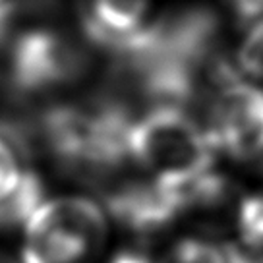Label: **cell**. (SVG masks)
I'll return each mask as SVG.
<instances>
[{
	"instance_id": "obj_1",
	"label": "cell",
	"mask_w": 263,
	"mask_h": 263,
	"mask_svg": "<svg viewBox=\"0 0 263 263\" xmlns=\"http://www.w3.org/2000/svg\"><path fill=\"white\" fill-rule=\"evenodd\" d=\"M128 149L149 178L174 188L211 171L219 151L196 116L176 105H155L136 116Z\"/></svg>"
},
{
	"instance_id": "obj_2",
	"label": "cell",
	"mask_w": 263,
	"mask_h": 263,
	"mask_svg": "<svg viewBox=\"0 0 263 263\" xmlns=\"http://www.w3.org/2000/svg\"><path fill=\"white\" fill-rule=\"evenodd\" d=\"M203 128L232 159H263V89L240 78L227 83L215 95Z\"/></svg>"
},
{
	"instance_id": "obj_3",
	"label": "cell",
	"mask_w": 263,
	"mask_h": 263,
	"mask_svg": "<svg viewBox=\"0 0 263 263\" xmlns=\"http://www.w3.org/2000/svg\"><path fill=\"white\" fill-rule=\"evenodd\" d=\"M149 0H89L82 16V31L97 50L108 52L143 29Z\"/></svg>"
},
{
	"instance_id": "obj_4",
	"label": "cell",
	"mask_w": 263,
	"mask_h": 263,
	"mask_svg": "<svg viewBox=\"0 0 263 263\" xmlns=\"http://www.w3.org/2000/svg\"><path fill=\"white\" fill-rule=\"evenodd\" d=\"M45 199L47 192L41 176L33 171H25L16 188L8 196L0 197V232L25 227V222Z\"/></svg>"
},
{
	"instance_id": "obj_5",
	"label": "cell",
	"mask_w": 263,
	"mask_h": 263,
	"mask_svg": "<svg viewBox=\"0 0 263 263\" xmlns=\"http://www.w3.org/2000/svg\"><path fill=\"white\" fill-rule=\"evenodd\" d=\"M236 229L240 246L263 254V192L248 194L236 207Z\"/></svg>"
},
{
	"instance_id": "obj_6",
	"label": "cell",
	"mask_w": 263,
	"mask_h": 263,
	"mask_svg": "<svg viewBox=\"0 0 263 263\" xmlns=\"http://www.w3.org/2000/svg\"><path fill=\"white\" fill-rule=\"evenodd\" d=\"M164 263H229L227 250L205 238H184L171 250Z\"/></svg>"
},
{
	"instance_id": "obj_7",
	"label": "cell",
	"mask_w": 263,
	"mask_h": 263,
	"mask_svg": "<svg viewBox=\"0 0 263 263\" xmlns=\"http://www.w3.org/2000/svg\"><path fill=\"white\" fill-rule=\"evenodd\" d=\"M236 58L244 74L254 80H263V17L257 20L248 31Z\"/></svg>"
},
{
	"instance_id": "obj_8",
	"label": "cell",
	"mask_w": 263,
	"mask_h": 263,
	"mask_svg": "<svg viewBox=\"0 0 263 263\" xmlns=\"http://www.w3.org/2000/svg\"><path fill=\"white\" fill-rule=\"evenodd\" d=\"M24 173L25 171L20 166L17 151L10 145V141L0 136V197L8 196L16 188Z\"/></svg>"
},
{
	"instance_id": "obj_9",
	"label": "cell",
	"mask_w": 263,
	"mask_h": 263,
	"mask_svg": "<svg viewBox=\"0 0 263 263\" xmlns=\"http://www.w3.org/2000/svg\"><path fill=\"white\" fill-rule=\"evenodd\" d=\"M230 17L240 27L254 25L263 17V0H224Z\"/></svg>"
},
{
	"instance_id": "obj_10",
	"label": "cell",
	"mask_w": 263,
	"mask_h": 263,
	"mask_svg": "<svg viewBox=\"0 0 263 263\" xmlns=\"http://www.w3.org/2000/svg\"><path fill=\"white\" fill-rule=\"evenodd\" d=\"M108 263H155V261L147 254H143V252L126 250V252H118Z\"/></svg>"
}]
</instances>
